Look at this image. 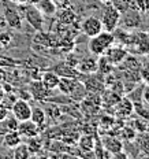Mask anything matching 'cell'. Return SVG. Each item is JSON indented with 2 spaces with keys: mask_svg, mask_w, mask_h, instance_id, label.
Wrapping results in <instances>:
<instances>
[{
  "mask_svg": "<svg viewBox=\"0 0 149 159\" xmlns=\"http://www.w3.org/2000/svg\"><path fill=\"white\" fill-rule=\"evenodd\" d=\"M114 43H115L114 33L103 30L99 33V34L89 39L88 49L93 56H100V55H104L105 51H107Z\"/></svg>",
  "mask_w": 149,
  "mask_h": 159,
  "instance_id": "1",
  "label": "cell"
},
{
  "mask_svg": "<svg viewBox=\"0 0 149 159\" xmlns=\"http://www.w3.org/2000/svg\"><path fill=\"white\" fill-rule=\"evenodd\" d=\"M16 7H18V11L21 12V15L25 18V21L34 30H42V28H44V15L34 6L30 4V3H22V4H16Z\"/></svg>",
  "mask_w": 149,
  "mask_h": 159,
  "instance_id": "2",
  "label": "cell"
},
{
  "mask_svg": "<svg viewBox=\"0 0 149 159\" xmlns=\"http://www.w3.org/2000/svg\"><path fill=\"white\" fill-rule=\"evenodd\" d=\"M121 16H122L121 11H119L114 4L107 6V7L103 10L101 16H100V21H101V25H103V30L114 33L118 29V26H119Z\"/></svg>",
  "mask_w": 149,
  "mask_h": 159,
  "instance_id": "3",
  "label": "cell"
},
{
  "mask_svg": "<svg viewBox=\"0 0 149 159\" xmlns=\"http://www.w3.org/2000/svg\"><path fill=\"white\" fill-rule=\"evenodd\" d=\"M3 15H4L8 28L14 29V30H21L22 29V15L18 11V7L15 6V3L6 2L4 8H3Z\"/></svg>",
  "mask_w": 149,
  "mask_h": 159,
  "instance_id": "4",
  "label": "cell"
},
{
  "mask_svg": "<svg viewBox=\"0 0 149 159\" xmlns=\"http://www.w3.org/2000/svg\"><path fill=\"white\" fill-rule=\"evenodd\" d=\"M10 112L14 118H16L19 122L30 119L32 115V106L29 103V100H24V99H16L10 107Z\"/></svg>",
  "mask_w": 149,
  "mask_h": 159,
  "instance_id": "5",
  "label": "cell"
},
{
  "mask_svg": "<svg viewBox=\"0 0 149 159\" xmlns=\"http://www.w3.org/2000/svg\"><path fill=\"white\" fill-rule=\"evenodd\" d=\"M127 55H129V51L126 49V47H123L122 44H115V43L104 54V56L111 62L112 66H119L126 59Z\"/></svg>",
  "mask_w": 149,
  "mask_h": 159,
  "instance_id": "6",
  "label": "cell"
},
{
  "mask_svg": "<svg viewBox=\"0 0 149 159\" xmlns=\"http://www.w3.org/2000/svg\"><path fill=\"white\" fill-rule=\"evenodd\" d=\"M81 30L89 39L93 37L96 34H99L100 32H103V25H101L100 18H99V16H94V15L86 16L81 25Z\"/></svg>",
  "mask_w": 149,
  "mask_h": 159,
  "instance_id": "7",
  "label": "cell"
},
{
  "mask_svg": "<svg viewBox=\"0 0 149 159\" xmlns=\"http://www.w3.org/2000/svg\"><path fill=\"white\" fill-rule=\"evenodd\" d=\"M101 144H103V147H104V150L110 152L112 157L125 150L122 139L116 137V136H104V137L101 139Z\"/></svg>",
  "mask_w": 149,
  "mask_h": 159,
  "instance_id": "8",
  "label": "cell"
},
{
  "mask_svg": "<svg viewBox=\"0 0 149 159\" xmlns=\"http://www.w3.org/2000/svg\"><path fill=\"white\" fill-rule=\"evenodd\" d=\"M18 133L21 134L22 139H30V137H36L40 133L38 126L32 121V119H26V121H21L18 124L16 128Z\"/></svg>",
  "mask_w": 149,
  "mask_h": 159,
  "instance_id": "9",
  "label": "cell"
},
{
  "mask_svg": "<svg viewBox=\"0 0 149 159\" xmlns=\"http://www.w3.org/2000/svg\"><path fill=\"white\" fill-rule=\"evenodd\" d=\"M114 107H115V115L121 118H129L134 112V103L129 98H121V100Z\"/></svg>",
  "mask_w": 149,
  "mask_h": 159,
  "instance_id": "10",
  "label": "cell"
},
{
  "mask_svg": "<svg viewBox=\"0 0 149 159\" xmlns=\"http://www.w3.org/2000/svg\"><path fill=\"white\" fill-rule=\"evenodd\" d=\"M59 77L58 74L54 71V70H48V71H44L40 77V82L42 84V87L48 91H54V89L58 88V84H59Z\"/></svg>",
  "mask_w": 149,
  "mask_h": 159,
  "instance_id": "11",
  "label": "cell"
},
{
  "mask_svg": "<svg viewBox=\"0 0 149 159\" xmlns=\"http://www.w3.org/2000/svg\"><path fill=\"white\" fill-rule=\"evenodd\" d=\"M33 6L44 16H54L56 11H58V8H56L55 3L52 0H37Z\"/></svg>",
  "mask_w": 149,
  "mask_h": 159,
  "instance_id": "12",
  "label": "cell"
},
{
  "mask_svg": "<svg viewBox=\"0 0 149 159\" xmlns=\"http://www.w3.org/2000/svg\"><path fill=\"white\" fill-rule=\"evenodd\" d=\"M77 70L79 73H84V74H93L97 70V61H96V58L89 56V58L79 61L77 65Z\"/></svg>",
  "mask_w": 149,
  "mask_h": 159,
  "instance_id": "13",
  "label": "cell"
},
{
  "mask_svg": "<svg viewBox=\"0 0 149 159\" xmlns=\"http://www.w3.org/2000/svg\"><path fill=\"white\" fill-rule=\"evenodd\" d=\"M58 21L60 25L70 26L72 24H75V21H77V14H75V11L70 7L62 8L58 14Z\"/></svg>",
  "mask_w": 149,
  "mask_h": 159,
  "instance_id": "14",
  "label": "cell"
},
{
  "mask_svg": "<svg viewBox=\"0 0 149 159\" xmlns=\"http://www.w3.org/2000/svg\"><path fill=\"white\" fill-rule=\"evenodd\" d=\"M78 81L77 78H72V77H60L59 80V84H58V89L64 95H70L74 92L75 87H77Z\"/></svg>",
  "mask_w": 149,
  "mask_h": 159,
  "instance_id": "15",
  "label": "cell"
},
{
  "mask_svg": "<svg viewBox=\"0 0 149 159\" xmlns=\"http://www.w3.org/2000/svg\"><path fill=\"white\" fill-rule=\"evenodd\" d=\"M19 143H22V137L18 133V130H8L3 136V145L10 148V150L16 147Z\"/></svg>",
  "mask_w": 149,
  "mask_h": 159,
  "instance_id": "16",
  "label": "cell"
},
{
  "mask_svg": "<svg viewBox=\"0 0 149 159\" xmlns=\"http://www.w3.org/2000/svg\"><path fill=\"white\" fill-rule=\"evenodd\" d=\"M54 71L56 74L59 75V77H72V78H77V69L70 66L68 63H66V62H62V63L56 65L54 67Z\"/></svg>",
  "mask_w": 149,
  "mask_h": 159,
  "instance_id": "17",
  "label": "cell"
},
{
  "mask_svg": "<svg viewBox=\"0 0 149 159\" xmlns=\"http://www.w3.org/2000/svg\"><path fill=\"white\" fill-rule=\"evenodd\" d=\"M94 137L92 134H84V136H81L79 137V140H78V147H79V150L81 151H84V152H93L94 150Z\"/></svg>",
  "mask_w": 149,
  "mask_h": 159,
  "instance_id": "18",
  "label": "cell"
},
{
  "mask_svg": "<svg viewBox=\"0 0 149 159\" xmlns=\"http://www.w3.org/2000/svg\"><path fill=\"white\" fill-rule=\"evenodd\" d=\"M30 119L37 125L38 129H41L45 125V121H47V112L42 110L41 107H34V108H32Z\"/></svg>",
  "mask_w": 149,
  "mask_h": 159,
  "instance_id": "19",
  "label": "cell"
},
{
  "mask_svg": "<svg viewBox=\"0 0 149 159\" xmlns=\"http://www.w3.org/2000/svg\"><path fill=\"white\" fill-rule=\"evenodd\" d=\"M12 157L15 159H28L30 158V151L25 143H19L16 147L12 148Z\"/></svg>",
  "mask_w": 149,
  "mask_h": 159,
  "instance_id": "20",
  "label": "cell"
},
{
  "mask_svg": "<svg viewBox=\"0 0 149 159\" xmlns=\"http://www.w3.org/2000/svg\"><path fill=\"white\" fill-rule=\"evenodd\" d=\"M112 69H114V66L111 65V62L108 61L104 55L99 56V61H97V70L99 71H101L103 74H110V73H112Z\"/></svg>",
  "mask_w": 149,
  "mask_h": 159,
  "instance_id": "21",
  "label": "cell"
},
{
  "mask_svg": "<svg viewBox=\"0 0 149 159\" xmlns=\"http://www.w3.org/2000/svg\"><path fill=\"white\" fill-rule=\"evenodd\" d=\"M26 145H28L29 151H30V155H34V154H38L40 151H41V140L36 136V137H30L28 139V143H26Z\"/></svg>",
  "mask_w": 149,
  "mask_h": 159,
  "instance_id": "22",
  "label": "cell"
},
{
  "mask_svg": "<svg viewBox=\"0 0 149 159\" xmlns=\"http://www.w3.org/2000/svg\"><path fill=\"white\" fill-rule=\"evenodd\" d=\"M138 147L145 155H149V130L141 132L140 139H138Z\"/></svg>",
  "mask_w": 149,
  "mask_h": 159,
  "instance_id": "23",
  "label": "cell"
},
{
  "mask_svg": "<svg viewBox=\"0 0 149 159\" xmlns=\"http://www.w3.org/2000/svg\"><path fill=\"white\" fill-rule=\"evenodd\" d=\"M138 74H140V80H141V81L144 82L145 85H149V62H147L145 59L141 62Z\"/></svg>",
  "mask_w": 149,
  "mask_h": 159,
  "instance_id": "24",
  "label": "cell"
},
{
  "mask_svg": "<svg viewBox=\"0 0 149 159\" xmlns=\"http://www.w3.org/2000/svg\"><path fill=\"white\" fill-rule=\"evenodd\" d=\"M18 124H19L18 119L14 118L12 115H10V114H8L7 118H4L2 121V126L4 128L6 132H8V130H16V128H18Z\"/></svg>",
  "mask_w": 149,
  "mask_h": 159,
  "instance_id": "25",
  "label": "cell"
},
{
  "mask_svg": "<svg viewBox=\"0 0 149 159\" xmlns=\"http://www.w3.org/2000/svg\"><path fill=\"white\" fill-rule=\"evenodd\" d=\"M121 136H122V139H127L129 141H131V140H134L135 139V130L133 128L125 126L123 129H122V132H121Z\"/></svg>",
  "mask_w": 149,
  "mask_h": 159,
  "instance_id": "26",
  "label": "cell"
},
{
  "mask_svg": "<svg viewBox=\"0 0 149 159\" xmlns=\"http://www.w3.org/2000/svg\"><path fill=\"white\" fill-rule=\"evenodd\" d=\"M11 40H12V37L8 32L0 33V45H2V47H8L10 43H11Z\"/></svg>",
  "mask_w": 149,
  "mask_h": 159,
  "instance_id": "27",
  "label": "cell"
},
{
  "mask_svg": "<svg viewBox=\"0 0 149 159\" xmlns=\"http://www.w3.org/2000/svg\"><path fill=\"white\" fill-rule=\"evenodd\" d=\"M141 100L147 106H149V85H145L141 92Z\"/></svg>",
  "mask_w": 149,
  "mask_h": 159,
  "instance_id": "28",
  "label": "cell"
},
{
  "mask_svg": "<svg viewBox=\"0 0 149 159\" xmlns=\"http://www.w3.org/2000/svg\"><path fill=\"white\" fill-rule=\"evenodd\" d=\"M52 2L55 3V6H56V8L58 10L70 7V0H52Z\"/></svg>",
  "mask_w": 149,
  "mask_h": 159,
  "instance_id": "29",
  "label": "cell"
},
{
  "mask_svg": "<svg viewBox=\"0 0 149 159\" xmlns=\"http://www.w3.org/2000/svg\"><path fill=\"white\" fill-rule=\"evenodd\" d=\"M8 114H10V108L6 104L0 103V122H2L4 118H7Z\"/></svg>",
  "mask_w": 149,
  "mask_h": 159,
  "instance_id": "30",
  "label": "cell"
},
{
  "mask_svg": "<svg viewBox=\"0 0 149 159\" xmlns=\"http://www.w3.org/2000/svg\"><path fill=\"white\" fill-rule=\"evenodd\" d=\"M0 28H7V22H6L4 15H0Z\"/></svg>",
  "mask_w": 149,
  "mask_h": 159,
  "instance_id": "31",
  "label": "cell"
},
{
  "mask_svg": "<svg viewBox=\"0 0 149 159\" xmlns=\"http://www.w3.org/2000/svg\"><path fill=\"white\" fill-rule=\"evenodd\" d=\"M4 80H6V71L3 69H0V84L4 82Z\"/></svg>",
  "mask_w": 149,
  "mask_h": 159,
  "instance_id": "32",
  "label": "cell"
},
{
  "mask_svg": "<svg viewBox=\"0 0 149 159\" xmlns=\"http://www.w3.org/2000/svg\"><path fill=\"white\" fill-rule=\"evenodd\" d=\"M4 95H6L4 88H3V85L0 84V103H2V100H3V98H4Z\"/></svg>",
  "mask_w": 149,
  "mask_h": 159,
  "instance_id": "33",
  "label": "cell"
},
{
  "mask_svg": "<svg viewBox=\"0 0 149 159\" xmlns=\"http://www.w3.org/2000/svg\"><path fill=\"white\" fill-rule=\"evenodd\" d=\"M10 2L15 3V4H22V3H28L29 0H10Z\"/></svg>",
  "mask_w": 149,
  "mask_h": 159,
  "instance_id": "34",
  "label": "cell"
},
{
  "mask_svg": "<svg viewBox=\"0 0 149 159\" xmlns=\"http://www.w3.org/2000/svg\"><path fill=\"white\" fill-rule=\"evenodd\" d=\"M100 2H103V3H110L111 0H100Z\"/></svg>",
  "mask_w": 149,
  "mask_h": 159,
  "instance_id": "35",
  "label": "cell"
},
{
  "mask_svg": "<svg viewBox=\"0 0 149 159\" xmlns=\"http://www.w3.org/2000/svg\"><path fill=\"white\" fill-rule=\"evenodd\" d=\"M147 14H148V16H149V7H148V10H147Z\"/></svg>",
  "mask_w": 149,
  "mask_h": 159,
  "instance_id": "36",
  "label": "cell"
},
{
  "mask_svg": "<svg viewBox=\"0 0 149 159\" xmlns=\"http://www.w3.org/2000/svg\"><path fill=\"white\" fill-rule=\"evenodd\" d=\"M148 126H149V119H148Z\"/></svg>",
  "mask_w": 149,
  "mask_h": 159,
  "instance_id": "37",
  "label": "cell"
}]
</instances>
